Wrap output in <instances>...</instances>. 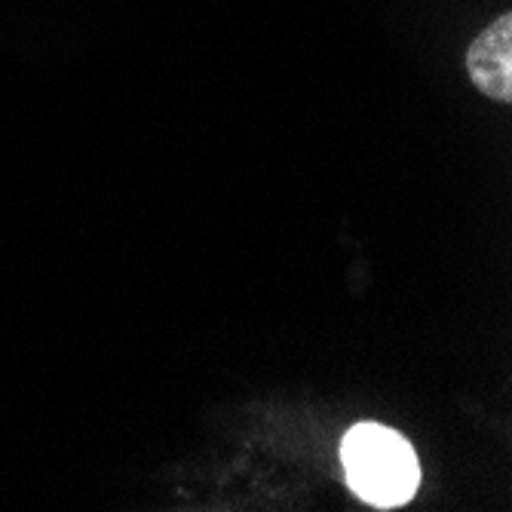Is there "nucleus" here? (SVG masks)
<instances>
[{"instance_id": "obj_1", "label": "nucleus", "mask_w": 512, "mask_h": 512, "mask_svg": "<svg viewBox=\"0 0 512 512\" xmlns=\"http://www.w3.org/2000/svg\"><path fill=\"white\" fill-rule=\"evenodd\" d=\"M350 491L375 509L405 506L421 488V460L411 442L384 424H356L341 439Z\"/></svg>"}, {"instance_id": "obj_2", "label": "nucleus", "mask_w": 512, "mask_h": 512, "mask_svg": "<svg viewBox=\"0 0 512 512\" xmlns=\"http://www.w3.org/2000/svg\"><path fill=\"white\" fill-rule=\"evenodd\" d=\"M467 71L482 96L512 102V16L503 13L470 46Z\"/></svg>"}]
</instances>
